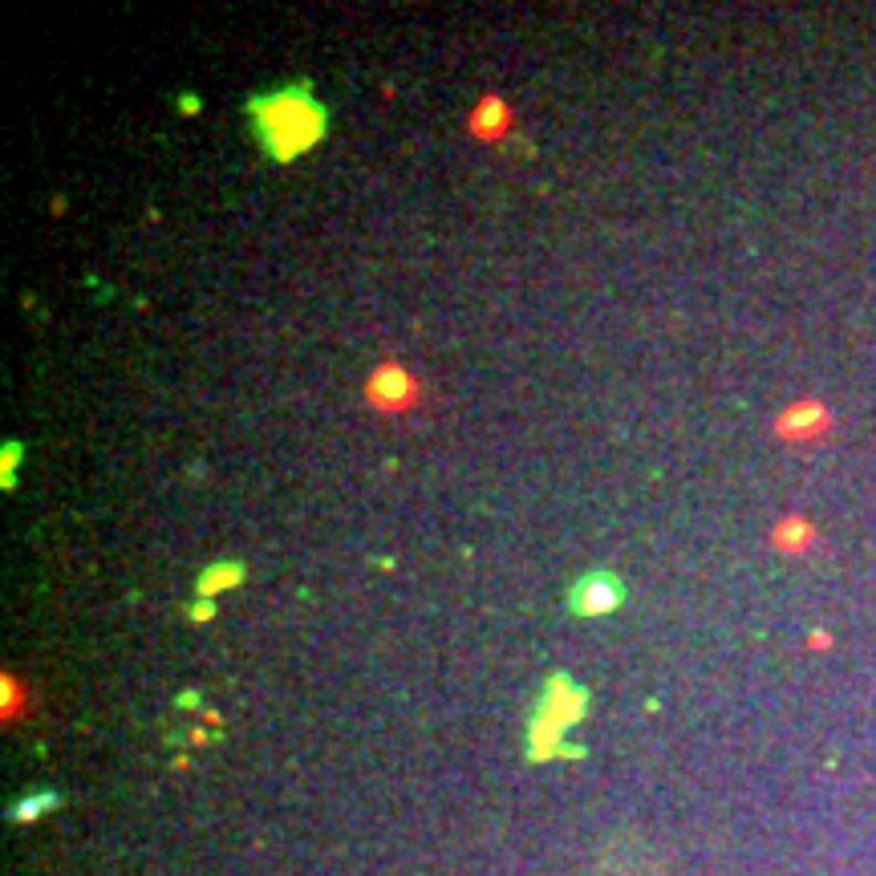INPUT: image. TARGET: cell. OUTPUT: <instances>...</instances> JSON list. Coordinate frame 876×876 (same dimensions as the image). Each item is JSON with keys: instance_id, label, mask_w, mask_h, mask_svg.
<instances>
[{"instance_id": "cell-3", "label": "cell", "mask_w": 876, "mask_h": 876, "mask_svg": "<svg viewBox=\"0 0 876 876\" xmlns=\"http://www.w3.org/2000/svg\"><path fill=\"white\" fill-rule=\"evenodd\" d=\"M370 398H377L386 410H402V406L414 398V382L402 374V370L389 365V370H382V374L370 382Z\"/></svg>"}, {"instance_id": "cell-2", "label": "cell", "mask_w": 876, "mask_h": 876, "mask_svg": "<svg viewBox=\"0 0 876 876\" xmlns=\"http://www.w3.org/2000/svg\"><path fill=\"white\" fill-rule=\"evenodd\" d=\"M626 601V580L613 568H589L568 585V613L573 617H605L613 613L617 605Z\"/></svg>"}, {"instance_id": "cell-1", "label": "cell", "mask_w": 876, "mask_h": 876, "mask_svg": "<svg viewBox=\"0 0 876 876\" xmlns=\"http://www.w3.org/2000/svg\"><path fill=\"white\" fill-rule=\"evenodd\" d=\"M244 118H248L256 147L276 163L313 151L329 130V110L317 102L309 82H285L276 89L252 94L244 102Z\"/></svg>"}, {"instance_id": "cell-6", "label": "cell", "mask_w": 876, "mask_h": 876, "mask_svg": "<svg viewBox=\"0 0 876 876\" xmlns=\"http://www.w3.org/2000/svg\"><path fill=\"white\" fill-rule=\"evenodd\" d=\"M4 488H13V442L4 447Z\"/></svg>"}, {"instance_id": "cell-4", "label": "cell", "mask_w": 876, "mask_h": 876, "mask_svg": "<svg viewBox=\"0 0 876 876\" xmlns=\"http://www.w3.org/2000/svg\"><path fill=\"white\" fill-rule=\"evenodd\" d=\"M827 426V414L815 406V402H803V406H795V410L779 423V430L783 435H815V430H824Z\"/></svg>"}, {"instance_id": "cell-5", "label": "cell", "mask_w": 876, "mask_h": 876, "mask_svg": "<svg viewBox=\"0 0 876 876\" xmlns=\"http://www.w3.org/2000/svg\"><path fill=\"white\" fill-rule=\"evenodd\" d=\"M244 580V564H215L207 573H200V597H215V592H224L227 585H239Z\"/></svg>"}]
</instances>
